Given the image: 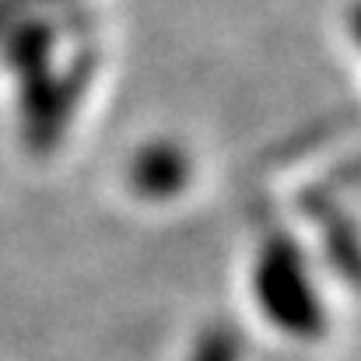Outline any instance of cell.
Listing matches in <instances>:
<instances>
[{
  "label": "cell",
  "instance_id": "3957f363",
  "mask_svg": "<svg viewBox=\"0 0 361 361\" xmlns=\"http://www.w3.org/2000/svg\"><path fill=\"white\" fill-rule=\"evenodd\" d=\"M126 183L144 200H165L190 183V154L172 140L144 144L126 169Z\"/></svg>",
  "mask_w": 361,
  "mask_h": 361
},
{
  "label": "cell",
  "instance_id": "52a82bcc",
  "mask_svg": "<svg viewBox=\"0 0 361 361\" xmlns=\"http://www.w3.org/2000/svg\"><path fill=\"white\" fill-rule=\"evenodd\" d=\"M53 4H63V0H0V32L42 7H53Z\"/></svg>",
  "mask_w": 361,
  "mask_h": 361
},
{
  "label": "cell",
  "instance_id": "277c9868",
  "mask_svg": "<svg viewBox=\"0 0 361 361\" xmlns=\"http://www.w3.org/2000/svg\"><path fill=\"white\" fill-rule=\"evenodd\" d=\"M60 35H63L60 18L28 14V18L14 21L11 28H4V63H7V71H14L18 78H28V74L49 67Z\"/></svg>",
  "mask_w": 361,
  "mask_h": 361
},
{
  "label": "cell",
  "instance_id": "5b68a950",
  "mask_svg": "<svg viewBox=\"0 0 361 361\" xmlns=\"http://www.w3.org/2000/svg\"><path fill=\"white\" fill-rule=\"evenodd\" d=\"M323 245L330 252L334 270L348 281L361 288V235L358 225H351L341 211H326L323 214Z\"/></svg>",
  "mask_w": 361,
  "mask_h": 361
},
{
  "label": "cell",
  "instance_id": "8992f818",
  "mask_svg": "<svg viewBox=\"0 0 361 361\" xmlns=\"http://www.w3.org/2000/svg\"><path fill=\"white\" fill-rule=\"evenodd\" d=\"M239 358H242V344L228 326L204 330L200 341L193 344V355H190V361H239Z\"/></svg>",
  "mask_w": 361,
  "mask_h": 361
},
{
  "label": "cell",
  "instance_id": "6da1fadb",
  "mask_svg": "<svg viewBox=\"0 0 361 361\" xmlns=\"http://www.w3.org/2000/svg\"><path fill=\"white\" fill-rule=\"evenodd\" d=\"M252 295L281 334L298 341H316L326 330V305L309 274L305 252L291 235H270L259 245L252 270Z\"/></svg>",
  "mask_w": 361,
  "mask_h": 361
},
{
  "label": "cell",
  "instance_id": "7a4b0ae2",
  "mask_svg": "<svg viewBox=\"0 0 361 361\" xmlns=\"http://www.w3.org/2000/svg\"><path fill=\"white\" fill-rule=\"evenodd\" d=\"M92 74H95V53L81 49L67 71H53L49 63L21 78V137L35 154H49L56 147Z\"/></svg>",
  "mask_w": 361,
  "mask_h": 361
}]
</instances>
